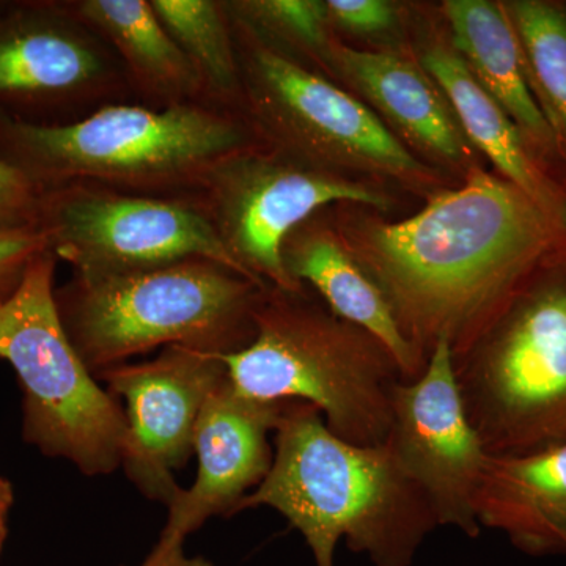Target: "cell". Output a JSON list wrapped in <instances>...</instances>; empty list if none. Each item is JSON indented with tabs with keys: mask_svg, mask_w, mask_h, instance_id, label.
Instances as JSON below:
<instances>
[{
	"mask_svg": "<svg viewBox=\"0 0 566 566\" xmlns=\"http://www.w3.org/2000/svg\"><path fill=\"white\" fill-rule=\"evenodd\" d=\"M66 9L109 44L148 106L210 103L199 73L147 0H80Z\"/></svg>",
	"mask_w": 566,
	"mask_h": 566,
	"instance_id": "18",
	"label": "cell"
},
{
	"mask_svg": "<svg viewBox=\"0 0 566 566\" xmlns=\"http://www.w3.org/2000/svg\"><path fill=\"white\" fill-rule=\"evenodd\" d=\"M197 203L223 248L260 285L283 292L304 289L286 273L282 248L289 234L333 203L389 210L386 193L253 144L216 167Z\"/></svg>",
	"mask_w": 566,
	"mask_h": 566,
	"instance_id": "10",
	"label": "cell"
},
{
	"mask_svg": "<svg viewBox=\"0 0 566 566\" xmlns=\"http://www.w3.org/2000/svg\"><path fill=\"white\" fill-rule=\"evenodd\" d=\"M233 24L262 40L281 41L293 50L326 61L329 14L322 0H240L223 2Z\"/></svg>",
	"mask_w": 566,
	"mask_h": 566,
	"instance_id": "23",
	"label": "cell"
},
{
	"mask_svg": "<svg viewBox=\"0 0 566 566\" xmlns=\"http://www.w3.org/2000/svg\"><path fill=\"white\" fill-rule=\"evenodd\" d=\"M453 50L475 80L504 107L528 145L557 148L556 137L532 91L523 48L504 3L488 0H447L442 6Z\"/></svg>",
	"mask_w": 566,
	"mask_h": 566,
	"instance_id": "20",
	"label": "cell"
},
{
	"mask_svg": "<svg viewBox=\"0 0 566 566\" xmlns=\"http://www.w3.org/2000/svg\"><path fill=\"white\" fill-rule=\"evenodd\" d=\"M11 504H13V491L10 483L0 476V516H9Z\"/></svg>",
	"mask_w": 566,
	"mask_h": 566,
	"instance_id": "28",
	"label": "cell"
},
{
	"mask_svg": "<svg viewBox=\"0 0 566 566\" xmlns=\"http://www.w3.org/2000/svg\"><path fill=\"white\" fill-rule=\"evenodd\" d=\"M50 251L46 234L36 227L0 230V305L17 293L32 263Z\"/></svg>",
	"mask_w": 566,
	"mask_h": 566,
	"instance_id": "24",
	"label": "cell"
},
{
	"mask_svg": "<svg viewBox=\"0 0 566 566\" xmlns=\"http://www.w3.org/2000/svg\"><path fill=\"white\" fill-rule=\"evenodd\" d=\"M566 230L501 175L472 169L400 222L354 216L338 237L376 283L401 333L428 359L441 338L463 349Z\"/></svg>",
	"mask_w": 566,
	"mask_h": 566,
	"instance_id": "1",
	"label": "cell"
},
{
	"mask_svg": "<svg viewBox=\"0 0 566 566\" xmlns=\"http://www.w3.org/2000/svg\"><path fill=\"white\" fill-rule=\"evenodd\" d=\"M282 259L294 282L308 283L334 315L385 346L405 382L423 374L427 357L401 333L385 294L353 259L337 232L312 216L289 234Z\"/></svg>",
	"mask_w": 566,
	"mask_h": 566,
	"instance_id": "16",
	"label": "cell"
},
{
	"mask_svg": "<svg viewBox=\"0 0 566 566\" xmlns=\"http://www.w3.org/2000/svg\"><path fill=\"white\" fill-rule=\"evenodd\" d=\"M475 513L528 554L566 553V441L517 455H490Z\"/></svg>",
	"mask_w": 566,
	"mask_h": 566,
	"instance_id": "17",
	"label": "cell"
},
{
	"mask_svg": "<svg viewBox=\"0 0 566 566\" xmlns=\"http://www.w3.org/2000/svg\"><path fill=\"white\" fill-rule=\"evenodd\" d=\"M59 20L18 24L0 32V96L48 98L88 114L125 103L128 77L109 44L66 7Z\"/></svg>",
	"mask_w": 566,
	"mask_h": 566,
	"instance_id": "14",
	"label": "cell"
},
{
	"mask_svg": "<svg viewBox=\"0 0 566 566\" xmlns=\"http://www.w3.org/2000/svg\"><path fill=\"white\" fill-rule=\"evenodd\" d=\"M453 367L490 455L566 441V249L539 264L453 353Z\"/></svg>",
	"mask_w": 566,
	"mask_h": 566,
	"instance_id": "6",
	"label": "cell"
},
{
	"mask_svg": "<svg viewBox=\"0 0 566 566\" xmlns=\"http://www.w3.org/2000/svg\"><path fill=\"white\" fill-rule=\"evenodd\" d=\"M232 21V20H230ZM238 114L262 144L326 172H360L428 188L436 175L370 107L233 24Z\"/></svg>",
	"mask_w": 566,
	"mask_h": 566,
	"instance_id": "8",
	"label": "cell"
},
{
	"mask_svg": "<svg viewBox=\"0 0 566 566\" xmlns=\"http://www.w3.org/2000/svg\"><path fill=\"white\" fill-rule=\"evenodd\" d=\"M331 25L353 35H379L397 24V9L386 0H327Z\"/></svg>",
	"mask_w": 566,
	"mask_h": 566,
	"instance_id": "26",
	"label": "cell"
},
{
	"mask_svg": "<svg viewBox=\"0 0 566 566\" xmlns=\"http://www.w3.org/2000/svg\"><path fill=\"white\" fill-rule=\"evenodd\" d=\"M262 483L234 509L270 506L311 547L315 566H335L338 542L375 566H411L439 527L430 501L389 447L352 444L331 433L315 406L286 401Z\"/></svg>",
	"mask_w": 566,
	"mask_h": 566,
	"instance_id": "2",
	"label": "cell"
},
{
	"mask_svg": "<svg viewBox=\"0 0 566 566\" xmlns=\"http://www.w3.org/2000/svg\"><path fill=\"white\" fill-rule=\"evenodd\" d=\"M164 29L191 61L208 102L238 112L240 63L232 21L216 0H150Z\"/></svg>",
	"mask_w": 566,
	"mask_h": 566,
	"instance_id": "21",
	"label": "cell"
},
{
	"mask_svg": "<svg viewBox=\"0 0 566 566\" xmlns=\"http://www.w3.org/2000/svg\"><path fill=\"white\" fill-rule=\"evenodd\" d=\"M324 62L359 93L406 147L447 166L468 161L471 144L444 93L420 62L394 52L354 50L335 41Z\"/></svg>",
	"mask_w": 566,
	"mask_h": 566,
	"instance_id": "15",
	"label": "cell"
},
{
	"mask_svg": "<svg viewBox=\"0 0 566 566\" xmlns=\"http://www.w3.org/2000/svg\"><path fill=\"white\" fill-rule=\"evenodd\" d=\"M266 289L196 256L134 273L74 274L55 290V304L71 345L96 375L174 345L241 352L255 335L253 316Z\"/></svg>",
	"mask_w": 566,
	"mask_h": 566,
	"instance_id": "5",
	"label": "cell"
},
{
	"mask_svg": "<svg viewBox=\"0 0 566 566\" xmlns=\"http://www.w3.org/2000/svg\"><path fill=\"white\" fill-rule=\"evenodd\" d=\"M186 539L159 536V542L139 566H212L203 557H189L185 553Z\"/></svg>",
	"mask_w": 566,
	"mask_h": 566,
	"instance_id": "27",
	"label": "cell"
},
{
	"mask_svg": "<svg viewBox=\"0 0 566 566\" xmlns=\"http://www.w3.org/2000/svg\"><path fill=\"white\" fill-rule=\"evenodd\" d=\"M286 401H260L238 392L229 376L202 409L193 453L196 482L169 509L163 534L186 539L212 516L234 515L238 504L263 482L273 464L271 442Z\"/></svg>",
	"mask_w": 566,
	"mask_h": 566,
	"instance_id": "13",
	"label": "cell"
},
{
	"mask_svg": "<svg viewBox=\"0 0 566 566\" xmlns=\"http://www.w3.org/2000/svg\"><path fill=\"white\" fill-rule=\"evenodd\" d=\"M55 264L51 251L40 255L17 293L0 305V359L20 381L25 441L44 455L70 461L84 475H109L122 465L125 411L63 329Z\"/></svg>",
	"mask_w": 566,
	"mask_h": 566,
	"instance_id": "7",
	"label": "cell"
},
{
	"mask_svg": "<svg viewBox=\"0 0 566 566\" xmlns=\"http://www.w3.org/2000/svg\"><path fill=\"white\" fill-rule=\"evenodd\" d=\"M255 335L223 363L238 392L260 401L315 406L331 433L352 444L385 446L395 387L403 381L389 352L360 327L297 292L268 286Z\"/></svg>",
	"mask_w": 566,
	"mask_h": 566,
	"instance_id": "4",
	"label": "cell"
},
{
	"mask_svg": "<svg viewBox=\"0 0 566 566\" xmlns=\"http://www.w3.org/2000/svg\"><path fill=\"white\" fill-rule=\"evenodd\" d=\"M7 134L17 166L41 188L95 185L174 199H196L219 164L260 142L238 112L211 103H111L73 122H11Z\"/></svg>",
	"mask_w": 566,
	"mask_h": 566,
	"instance_id": "3",
	"label": "cell"
},
{
	"mask_svg": "<svg viewBox=\"0 0 566 566\" xmlns=\"http://www.w3.org/2000/svg\"><path fill=\"white\" fill-rule=\"evenodd\" d=\"M95 376L126 403L120 468L145 497L169 506L182 490L174 474L192 457L203 406L229 376L223 356L174 345Z\"/></svg>",
	"mask_w": 566,
	"mask_h": 566,
	"instance_id": "12",
	"label": "cell"
},
{
	"mask_svg": "<svg viewBox=\"0 0 566 566\" xmlns=\"http://www.w3.org/2000/svg\"><path fill=\"white\" fill-rule=\"evenodd\" d=\"M43 188L17 164L0 159V230L36 227Z\"/></svg>",
	"mask_w": 566,
	"mask_h": 566,
	"instance_id": "25",
	"label": "cell"
},
{
	"mask_svg": "<svg viewBox=\"0 0 566 566\" xmlns=\"http://www.w3.org/2000/svg\"><path fill=\"white\" fill-rule=\"evenodd\" d=\"M386 446L427 495L439 527L457 528L469 538L482 534L475 494L490 453L465 412L447 338L428 354L419 378L395 387Z\"/></svg>",
	"mask_w": 566,
	"mask_h": 566,
	"instance_id": "11",
	"label": "cell"
},
{
	"mask_svg": "<svg viewBox=\"0 0 566 566\" xmlns=\"http://www.w3.org/2000/svg\"><path fill=\"white\" fill-rule=\"evenodd\" d=\"M420 65L452 106L469 144L494 164L502 178L531 197L566 230V200L536 166L526 137L504 107L485 91L453 48H428Z\"/></svg>",
	"mask_w": 566,
	"mask_h": 566,
	"instance_id": "19",
	"label": "cell"
},
{
	"mask_svg": "<svg viewBox=\"0 0 566 566\" xmlns=\"http://www.w3.org/2000/svg\"><path fill=\"white\" fill-rule=\"evenodd\" d=\"M504 9L523 48L536 102L566 156V10L545 0H512Z\"/></svg>",
	"mask_w": 566,
	"mask_h": 566,
	"instance_id": "22",
	"label": "cell"
},
{
	"mask_svg": "<svg viewBox=\"0 0 566 566\" xmlns=\"http://www.w3.org/2000/svg\"><path fill=\"white\" fill-rule=\"evenodd\" d=\"M36 229L46 234L55 259L85 277L202 256L253 281L223 248L193 199L140 196L95 185L54 186L43 188Z\"/></svg>",
	"mask_w": 566,
	"mask_h": 566,
	"instance_id": "9",
	"label": "cell"
}]
</instances>
